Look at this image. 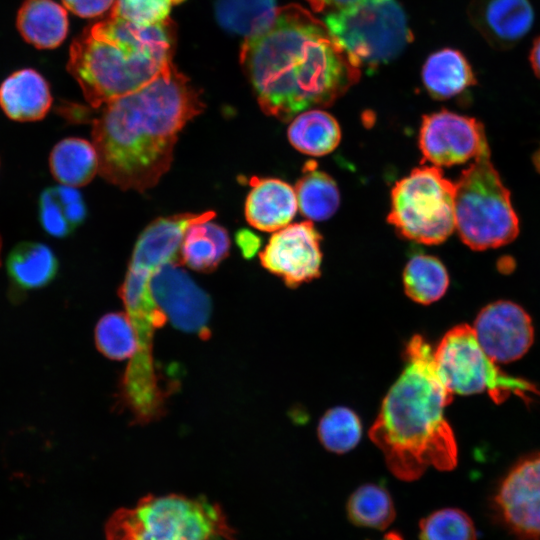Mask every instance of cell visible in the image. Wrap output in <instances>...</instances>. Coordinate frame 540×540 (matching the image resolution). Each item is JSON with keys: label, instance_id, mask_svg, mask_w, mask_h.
<instances>
[{"label": "cell", "instance_id": "1", "mask_svg": "<svg viewBox=\"0 0 540 540\" xmlns=\"http://www.w3.org/2000/svg\"><path fill=\"white\" fill-rule=\"evenodd\" d=\"M240 63L262 111L282 121L332 105L361 72L324 21L296 4L244 39Z\"/></svg>", "mask_w": 540, "mask_h": 540}, {"label": "cell", "instance_id": "2", "mask_svg": "<svg viewBox=\"0 0 540 540\" xmlns=\"http://www.w3.org/2000/svg\"><path fill=\"white\" fill-rule=\"evenodd\" d=\"M204 106L172 63L145 86L97 108L92 137L99 173L123 190L153 187L170 168L179 132Z\"/></svg>", "mask_w": 540, "mask_h": 540}, {"label": "cell", "instance_id": "3", "mask_svg": "<svg viewBox=\"0 0 540 540\" xmlns=\"http://www.w3.org/2000/svg\"><path fill=\"white\" fill-rule=\"evenodd\" d=\"M404 359L369 437L395 477L414 481L428 467L449 471L457 464L455 437L444 416L453 394L438 376L432 348L421 335L406 344Z\"/></svg>", "mask_w": 540, "mask_h": 540}, {"label": "cell", "instance_id": "4", "mask_svg": "<svg viewBox=\"0 0 540 540\" xmlns=\"http://www.w3.org/2000/svg\"><path fill=\"white\" fill-rule=\"evenodd\" d=\"M176 25L141 26L112 12L70 46L67 69L92 108L148 84L173 62Z\"/></svg>", "mask_w": 540, "mask_h": 540}, {"label": "cell", "instance_id": "5", "mask_svg": "<svg viewBox=\"0 0 540 540\" xmlns=\"http://www.w3.org/2000/svg\"><path fill=\"white\" fill-rule=\"evenodd\" d=\"M106 540H235L219 505L170 494L148 495L132 508L115 511L105 526Z\"/></svg>", "mask_w": 540, "mask_h": 540}, {"label": "cell", "instance_id": "6", "mask_svg": "<svg viewBox=\"0 0 540 540\" xmlns=\"http://www.w3.org/2000/svg\"><path fill=\"white\" fill-rule=\"evenodd\" d=\"M454 209L455 229L473 250L503 246L517 237L518 217L488 146L455 182Z\"/></svg>", "mask_w": 540, "mask_h": 540}, {"label": "cell", "instance_id": "7", "mask_svg": "<svg viewBox=\"0 0 540 540\" xmlns=\"http://www.w3.org/2000/svg\"><path fill=\"white\" fill-rule=\"evenodd\" d=\"M323 21L360 68L393 60L412 39L397 0H355L326 13Z\"/></svg>", "mask_w": 540, "mask_h": 540}, {"label": "cell", "instance_id": "8", "mask_svg": "<svg viewBox=\"0 0 540 540\" xmlns=\"http://www.w3.org/2000/svg\"><path fill=\"white\" fill-rule=\"evenodd\" d=\"M455 182L437 166L413 169L391 191L388 222L404 238L434 245L455 230Z\"/></svg>", "mask_w": 540, "mask_h": 540}, {"label": "cell", "instance_id": "9", "mask_svg": "<svg viewBox=\"0 0 540 540\" xmlns=\"http://www.w3.org/2000/svg\"><path fill=\"white\" fill-rule=\"evenodd\" d=\"M433 359L438 376L452 394L486 392L497 403L511 394L527 399L530 393L540 395L534 384L505 374L482 349L469 325L460 324L446 332Z\"/></svg>", "mask_w": 540, "mask_h": 540}, {"label": "cell", "instance_id": "10", "mask_svg": "<svg viewBox=\"0 0 540 540\" xmlns=\"http://www.w3.org/2000/svg\"><path fill=\"white\" fill-rule=\"evenodd\" d=\"M149 289L155 304L175 328L202 338L209 336L211 299L181 264L170 262L155 269Z\"/></svg>", "mask_w": 540, "mask_h": 540}, {"label": "cell", "instance_id": "11", "mask_svg": "<svg viewBox=\"0 0 540 540\" xmlns=\"http://www.w3.org/2000/svg\"><path fill=\"white\" fill-rule=\"evenodd\" d=\"M488 146L483 125L457 113L441 110L423 116L419 148L434 166H452L476 158Z\"/></svg>", "mask_w": 540, "mask_h": 540}, {"label": "cell", "instance_id": "12", "mask_svg": "<svg viewBox=\"0 0 540 540\" xmlns=\"http://www.w3.org/2000/svg\"><path fill=\"white\" fill-rule=\"evenodd\" d=\"M321 239L311 220L288 224L270 237L259 254L261 264L296 288L320 276Z\"/></svg>", "mask_w": 540, "mask_h": 540}, {"label": "cell", "instance_id": "13", "mask_svg": "<svg viewBox=\"0 0 540 540\" xmlns=\"http://www.w3.org/2000/svg\"><path fill=\"white\" fill-rule=\"evenodd\" d=\"M476 339L496 363L520 359L533 343L531 318L519 305L496 301L485 306L473 325Z\"/></svg>", "mask_w": 540, "mask_h": 540}, {"label": "cell", "instance_id": "14", "mask_svg": "<svg viewBox=\"0 0 540 540\" xmlns=\"http://www.w3.org/2000/svg\"><path fill=\"white\" fill-rule=\"evenodd\" d=\"M495 503L514 534L524 540H540V454L523 460L509 472Z\"/></svg>", "mask_w": 540, "mask_h": 540}, {"label": "cell", "instance_id": "15", "mask_svg": "<svg viewBox=\"0 0 540 540\" xmlns=\"http://www.w3.org/2000/svg\"><path fill=\"white\" fill-rule=\"evenodd\" d=\"M214 217V211H206L183 213L154 220L140 234L128 268L152 275L155 269L166 263L182 264L180 252L188 227L193 223L211 220Z\"/></svg>", "mask_w": 540, "mask_h": 540}, {"label": "cell", "instance_id": "16", "mask_svg": "<svg viewBox=\"0 0 540 540\" xmlns=\"http://www.w3.org/2000/svg\"><path fill=\"white\" fill-rule=\"evenodd\" d=\"M469 17L491 46L509 49L531 29L534 11L529 0H472Z\"/></svg>", "mask_w": 540, "mask_h": 540}, {"label": "cell", "instance_id": "17", "mask_svg": "<svg viewBox=\"0 0 540 540\" xmlns=\"http://www.w3.org/2000/svg\"><path fill=\"white\" fill-rule=\"evenodd\" d=\"M245 201V217L257 230L276 232L294 218L298 202L295 189L277 178L252 177Z\"/></svg>", "mask_w": 540, "mask_h": 540}, {"label": "cell", "instance_id": "18", "mask_svg": "<svg viewBox=\"0 0 540 540\" xmlns=\"http://www.w3.org/2000/svg\"><path fill=\"white\" fill-rule=\"evenodd\" d=\"M52 105L46 79L36 70L24 68L7 76L0 84V107L14 121L43 119Z\"/></svg>", "mask_w": 540, "mask_h": 540}, {"label": "cell", "instance_id": "19", "mask_svg": "<svg viewBox=\"0 0 540 540\" xmlns=\"http://www.w3.org/2000/svg\"><path fill=\"white\" fill-rule=\"evenodd\" d=\"M21 37L38 49H53L65 40L69 21L66 10L53 0H24L16 15Z\"/></svg>", "mask_w": 540, "mask_h": 540}, {"label": "cell", "instance_id": "20", "mask_svg": "<svg viewBox=\"0 0 540 540\" xmlns=\"http://www.w3.org/2000/svg\"><path fill=\"white\" fill-rule=\"evenodd\" d=\"M423 83L436 99H448L475 85L472 68L463 54L446 48L428 57L422 69Z\"/></svg>", "mask_w": 540, "mask_h": 540}, {"label": "cell", "instance_id": "21", "mask_svg": "<svg viewBox=\"0 0 540 540\" xmlns=\"http://www.w3.org/2000/svg\"><path fill=\"white\" fill-rule=\"evenodd\" d=\"M211 220L193 223L184 235L181 261L195 271L212 272L229 254L227 230Z\"/></svg>", "mask_w": 540, "mask_h": 540}, {"label": "cell", "instance_id": "22", "mask_svg": "<svg viewBox=\"0 0 540 540\" xmlns=\"http://www.w3.org/2000/svg\"><path fill=\"white\" fill-rule=\"evenodd\" d=\"M39 220L51 236L63 238L81 225L87 207L76 187L59 185L45 189L38 202Z\"/></svg>", "mask_w": 540, "mask_h": 540}, {"label": "cell", "instance_id": "23", "mask_svg": "<svg viewBox=\"0 0 540 540\" xmlns=\"http://www.w3.org/2000/svg\"><path fill=\"white\" fill-rule=\"evenodd\" d=\"M7 272L19 289L32 290L48 285L58 272L54 252L39 242H21L9 253Z\"/></svg>", "mask_w": 540, "mask_h": 540}, {"label": "cell", "instance_id": "24", "mask_svg": "<svg viewBox=\"0 0 540 540\" xmlns=\"http://www.w3.org/2000/svg\"><path fill=\"white\" fill-rule=\"evenodd\" d=\"M49 166L59 183L80 187L88 184L99 171V159L93 144L82 138L69 137L54 146Z\"/></svg>", "mask_w": 540, "mask_h": 540}, {"label": "cell", "instance_id": "25", "mask_svg": "<svg viewBox=\"0 0 540 540\" xmlns=\"http://www.w3.org/2000/svg\"><path fill=\"white\" fill-rule=\"evenodd\" d=\"M287 135L296 150L311 156H323L338 146L341 130L332 115L321 109H311L292 119Z\"/></svg>", "mask_w": 540, "mask_h": 540}, {"label": "cell", "instance_id": "26", "mask_svg": "<svg viewBox=\"0 0 540 540\" xmlns=\"http://www.w3.org/2000/svg\"><path fill=\"white\" fill-rule=\"evenodd\" d=\"M294 189L301 214L311 221L326 220L339 207L340 195L336 182L319 170L315 161L306 162Z\"/></svg>", "mask_w": 540, "mask_h": 540}, {"label": "cell", "instance_id": "27", "mask_svg": "<svg viewBox=\"0 0 540 540\" xmlns=\"http://www.w3.org/2000/svg\"><path fill=\"white\" fill-rule=\"evenodd\" d=\"M278 9L276 0H215L214 3L219 25L244 39L268 27Z\"/></svg>", "mask_w": 540, "mask_h": 540}, {"label": "cell", "instance_id": "28", "mask_svg": "<svg viewBox=\"0 0 540 540\" xmlns=\"http://www.w3.org/2000/svg\"><path fill=\"white\" fill-rule=\"evenodd\" d=\"M405 294L414 302L428 305L447 291L449 277L443 263L431 255H415L403 271Z\"/></svg>", "mask_w": 540, "mask_h": 540}, {"label": "cell", "instance_id": "29", "mask_svg": "<svg viewBox=\"0 0 540 540\" xmlns=\"http://www.w3.org/2000/svg\"><path fill=\"white\" fill-rule=\"evenodd\" d=\"M348 519L356 526L383 530L395 519L391 495L381 485L367 483L358 487L347 501Z\"/></svg>", "mask_w": 540, "mask_h": 540}, {"label": "cell", "instance_id": "30", "mask_svg": "<svg viewBox=\"0 0 540 540\" xmlns=\"http://www.w3.org/2000/svg\"><path fill=\"white\" fill-rule=\"evenodd\" d=\"M317 435L327 450L337 454L346 453L355 448L361 439V421L350 408L334 407L320 419Z\"/></svg>", "mask_w": 540, "mask_h": 540}, {"label": "cell", "instance_id": "31", "mask_svg": "<svg viewBox=\"0 0 540 540\" xmlns=\"http://www.w3.org/2000/svg\"><path fill=\"white\" fill-rule=\"evenodd\" d=\"M95 341L99 351L113 360L133 357L137 339L133 325L125 313H108L96 325Z\"/></svg>", "mask_w": 540, "mask_h": 540}, {"label": "cell", "instance_id": "32", "mask_svg": "<svg viewBox=\"0 0 540 540\" xmlns=\"http://www.w3.org/2000/svg\"><path fill=\"white\" fill-rule=\"evenodd\" d=\"M420 540H476L472 519L457 508H443L419 523Z\"/></svg>", "mask_w": 540, "mask_h": 540}, {"label": "cell", "instance_id": "33", "mask_svg": "<svg viewBox=\"0 0 540 540\" xmlns=\"http://www.w3.org/2000/svg\"><path fill=\"white\" fill-rule=\"evenodd\" d=\"M184 0H115L112 13L141 26L157 25L170 19L172 8Z\"/></svg>", "mask_w": 540, "mask_h": 540}, {"label": "cell", "instance_id": "34", "mask_svg": "<svg viewBox=\"0 0 540 540\" xmlns=\"http://www.w3.org/2000/svg\"><path fill=\"white\" fill-rule=\"evenodd\" d=\"M62 2L72 13L83 18H93L112 8L115 0H62Z\"/></svg>", "mask_w": 540, "mask_h": 540}, {"label": "cell", "instance_id": "35", "mask_svg": "<svg viewBox=\"0 0 540 540\" xmlns=\"http://www.w3.org/2000/svg\"><path fill=\"white\" fill-rule=\"evenodd\" d=\"M235 241L243 257H253L260 248V238L248 229H240L235 234Z\"/></svg>", "mask_w": 540, "mask_h": 540}, {"label": "cell", "instance_id": "36", "mask_svg": "<svg viewBox=\"0 0 540 540\" xmlns=\"http://www.w3.org/2000/svg\"><path fill=\"white\" fill-rule=\"evenodd\" d=\"M316 12L325 14L339 9L355 0H306Z\"/></svg>", "mask_w": 540, "mask_h": 540}, {"label": "cell", "instance_id": "37", "mask_svg": "<svg viewBox=\"0 0 540 540\" xmlns=\"http://www.w3.org/2000/svg\"><path fill=\"white\" fill-rule=\"evenodd\" d=\"M530 62L534 73L540 78V36L533 43Z\"/></svg>", "mask_w": 540, "mask_h": 540}, {"label": "cell", "instance_id": "38", "mask_svg": "<svg viewBox=\"0 0 540 540\" xmlns=\"http://www.w3.org/2000/svg\"><path fill=\"white\" fill-rule=\"evenodd\" d=\"M381 540H404L402 536L396 531H390L383 536Z\"/></svg>", "mask_w": 540, "mask_h": 540}, {"label": "cell", "instance_id": "39", "mask_svg": "<svg viewBox=\"0 0 540 540\" xmlns=\"http://www.w3.org/2000/svg\"><path fill=\"white\" fill-rule=\"evenodd\" d=\"M1 247H2V243H1V238H0V264H1Z\"/></svg>", "mask_w": 540, "mask_h": 540}]
</instances>
